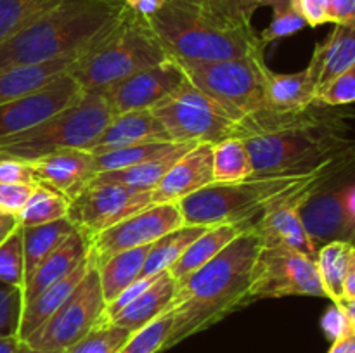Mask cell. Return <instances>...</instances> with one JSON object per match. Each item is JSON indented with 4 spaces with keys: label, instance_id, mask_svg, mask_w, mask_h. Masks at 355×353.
Masks as SVG:
<instances>
[{
    "label": "cell",
    "instance_id": "ffe728a7",
    "mask_svg": "<svg viewBox=\"0 0 355 353\" xmlns=\"http://www.w3.org/2000/svg\"><path fill=\"white\" fill-rule=\"evenodd\" d=\"M355 62V21L335 24L324 42L315 45L307 71L314 82L315 90L328 85L335 76L345 71Z\"/></svg>",
    "mask_w": 355,
    "mask_h": 353
},
{
    "label": "cell",
    "instance_id": "db71d44e",
    "mask_svg": "<svg viewBox=\"0 0 355 353\" xmlns=\"http://www.w3.org/2000/svg\"><path fill=\"white\" fill-rule=\"evenodd\" d=\"M21 339L12 336V338H0V353H14Z\"/></svg>",
    "mask_w": 355,
    "mask_h": 353
},
{
    "label": "cell",
    "instance_id": "4316f807",
    "mask_svg": "<svg viewBox=\"0 0 355 353\" xmlns=\"http://www.w3.org/2000/svg\"><path fill=\"white\" fill-rule=\"evenodd\" d=\"M198 142H184L179 149H175L170 154L162 156L153 161L142 163V165L128 166L121 170H111V172H101L92 179L89 185H121L130 187L137 190H153L158 185L170 166L180 158L186 151H189Z\"/></svg>",
    "mask_w": 355,
    "mask_h": 353
},
{
    "label": "cell",
    "instance_id": "5b68a950",
    "mask_svg": "<svg viewBox=\"0 0 355 353\" xmlns=\"http://www.w3.org/2000/svg\"><path fill=\"white\" fill-rule=\"evenodd\" d=\"M168 57L148 19L125 7L120 19L80 54L69 73L83 92H104Z\"/></svg>",
    "mask_w": 355,
    "mask_h": 353
},
{
    "label": "cell",
    "instance_id": "8d00e7d4",
    "mask_svg": "<svg viewBox=\"0 0 355 353\" xmlns=\"http://www.w3.org/2000/svg\"><path fill=\"white\" fill-rule=\"evenodd\" d=\"M24 248L23 228L17 225L2 242H0V282L24 287Z\"/></svg>",
    "mask_w": 355,
    "mask_h": 353
},
{
    "label": "cell",
    "instance_id": "ab89813d",
    "mask_svg": "<svg viewBox=\"0 0 355 353\" xmlns=\"http://www.w3.org/2000/svg\"><path fill=\"white\" fill-rule=\"evenodd\" d=\"M23 307V287L0 282V338H17Z\"/></svg>",
    "mask_w": 355,
    "mask_h": 353
},
{
    "label": "cell",
    "instance_id": "f35d334b",
    "mask_svg": "<svg viewBox=\"0 0 355 353\" xmlns=\"http://www.w3.org/2000/svg\"><path fill=\"white\" fill-rule=\"evenodd\" d=\"M173 314L172 310L163 314L151 324L142 327L141 331L134 332L128 338V341L118 350V353H158L163 352V345H165L166 338L172 329Z\"/></svg>",
    "mask_w": 355,
    "mask_h": 353
},
{
    "label": "cell",
    "instance_id": "c3c4849f",
    "mask_svg": "<svg viewBox=\"0 0 355 353\" xmlns=\"http://www.w3.org/2000/svg\"><path fill=\"white\" fill-rule=\"evenodd\" d=\"M121 2L128 10L148 19L163 6L165 0H121Z\"/></svg>",
    "mask_w": 355,
    "mask_h": 353
},
{
    "label": "cell",
    "instance_id": "277c9868",
    "mask_svg": "<svg viewBox=\"0 0 355 353\" xmlns=\"http://www.w3.org/2000/svg\"><path fill=\"white\" fill-rule=\"evenodd\" d=\"M148 23L177 61L214 62L266 51L252 23L222 16L208 0H165Z\"/></svg>",
    "mask_w": 355,
    "mask_h": 353
},
{
    "label": "cell",
    "instance_id": "7c38bea8",
    "mask_svg": "<svg viewBox=\"0 0 355 353\" xmlns=\"http://www.w3.org/2000/svg\"><path fill=\"white\" fill-rule=\"evenodd\" d=\"M182 225L184 218L177 204H155L90 235V258L99 265L121 251L153 244Z\"/></svg>",
    "mask_w": 355,
    "mask_h": 353
},
{
    "label": "cell",
    "instance_id": "7402d4cb",
    "mask_svg": "<svg viewBox=\"0 0 355 353\" xmlns=\"http://www.w3.org/2000/svg\"><path fill=\"white\" fill-rule=\"evenodd\" d=\"M175 293V279L170 275L168 270H165V272L156 277V280L148 289L142 291L137 298H134L130 303L125 305L120 311H116L106 322L121 325V327L128 329L134 334V332L141 331L142 327L151 324L153 320L162 317L163 314L170 311Z\"/></svg>",
    "mask_w": 355,
    "mask_h": 353
},
{
    "label": "cell",
    "instance_id": "d6986e66",
    "mask_svg": "<svg viewBox=\"0 0 355 353\" xmlns=\"http://www.w3.org/2000/svg\"><path fill=\"white\" fill-rule=\"evenodd\" d=\"M149 142H172V138L151 109L127 111L111 118L106 128L89 147V152L96 156Z\"/></svg>",
    "mask_w": 355,
    "mask_h": 353
},
{
    "label": "cell",
    "instance_id": "30bf717a",
    "mask_svg": "<svg viewBox=\"0 0 355 353\" xmlns=\"http://www.w3.org/2000/svg\"><path fill=\"white\" fill-rule=\"evenodd\" d=\"M104 310L106 300L101 289L97 266L92 263L68 300L37 331L31 332L24 343L45 352H68L103 322Z\"/></svg>",
    "mask_w": 355,
    "mask_h": 353
},
{
    "label": "cell",
    "instance_id": "9a60e30c",
    "mask_svg": "<svg viewBox=\"0 0 355 353\" xmlns=\"http://www.w3.org/2000/svg\"><path fill=\"white\" fill-rule=\"evenodd\" d=\"M186 82V73L175 57L170 55L163 62L134 73L128 78L114 83L104 90L114 114L127 111L153 109L168 99L182 83Z\"/></svg>",
    "mask_w": 355,
    "mask_h": 353
},
{
    "label": "cell",
    "instance_id": "52a82bcc",
    "mask_svg": "<svg viewBox=\"0 0 355 353\" xmlns=\"http://www.w3.org/2000/svg\"><path fill=\"white\" fill-rule=\"evenodd\" d=\"M114 111L104 92H83L78 100L37 127L0 138V156L31 161L62 149H85L96 142Z\"/></svg>",
    "mask_w": 355,
    "mask_h": 353
},
{
    "label": "cell",
    "instance_id": "7a4b0ae2",
    "mask_svg": "<svg viewBox=\"0 0 355 353\" xmlns=\"http://www.w3.org/2000/svg\"><path fill=\"white\" fill-rule=\"evenodd\" d=\"M262 248L253 224L229 242L214 260L177 284L173 322L163 350L217 324L231 311L250 303L252 266Z\"/></svg>",
    "mask_w": 355,
    "mask_h": 353
},
{
    "label": "cell",
    "instance_id": "2e32d148",
    "mask_svg": "<svg viewBox=\"0 0 355 353\" xmlns=\"http://www.w3.org/2000/svg\"><path fill=\"white\" fill-rule=\"evenodd\" d=\"M83 90L71 73L59 76L44 89L0 106V138L17 135L49 120L82 97Z\"/></svg>",
    "mask_w": 355,
    "mask_h": 353
},
{
    "label": "cell",
    "instance_id": "b9f144b4",
    "mask_svg": "<svg viewBox=\"0 0 355 353\" xmlns=\"http://www.w3.org/2000/svg\"><path fill=\"white\" fill-rule=\"evenodd\" d=\"M222 16L239 23H252V17L260 7H270L274 0H208Z\"/></svg>",
    "mask_w": 355,
    "mask_h": 353
},
{
    "label": "cell",
    "instance_id": "f546056e",
    "mask_svg": "<svg viewBox=\"0 0 355 353\" xmlns=\"http://www.w3.org/2000/svg\"><path fill=\"white\" fill-rule=\"evenodd\" d=\"M207 228L208 227H201V225L184 224L182 227L173 228V230L162 235L158 241L151 244L141 277L155 275V273L168 270Z\"/></svg>",
    "mask_w": 355,
    "mask_h": 353
},
{
    "label": "cell",
    "instance_id": "ba28073f",
    "mask_svg": "<svg viewBox=\"0 0 355 353\" xmlns=\"http://www.w3.org/2000/svg\"><path fill=\"white\" fill-rule=\"evenodd\" d=\"M179 62L186 78L217 100L238 121L266 109V85L270 69L263 55L214 62Z\"/></svg>",
    "mask_w": 355,
    "mask_h": 353
},
{
    "label": "cell",
    "instance_id": "44dd1931",
    "mask_svg": "<svg viewBox=\"0 0 355 353\" xmlns=\"http://www.w3.org/2000/svg\"><path fill=\"white\" fill-rule=\"evenodd\" d=\"M90 251V237L82 230H73L71 234L66 237V241L55 249L52 255H49L40 265L35 269L26 279L23 287L24 303L30 301L31 298L37 296L38 293L54 284L55 280L62 279L68 275L69 272L76 269L83 260L89 256Z\"/></svg>",
    "mask_w": 355,
    "mask_h": 353
},
{
    "label": "cell",
    "instance_id": "d590c367",
    "mask_svg": "<svg viewBox=\"0 0 355 353\" xmlns=\"http://www.w3.org/2000/svg\"><path fill=\"white\" fill-rule=\"evenodd\" d=\"M130 336L132 332L121 325L101 322L66 353H118Z\"/></svg>",
    "mask_w": 355,
    "mask_h": 353
},
{
    "label": "cell",
    "instance_id": "836d02e7",
    "mask_svg": "<svg viewBox=\"0 0 355 353\" xmlns=\"http://www.w3.org/2000/svg\"><path fill=\"white\" fill-rule=\"evenodd\" d=\"M182 144L184 142H149V144L130 145V147H121L110 152H103V154H96L94 156L96 175L101 172H111V170H121L153 161V159L170 154Z\"/></svg>",
    "mask_w": 355,
    "mask_h": 353
},
{
    "label": "cell",
    "instance_id": "4fadbf2b",
    "mask_svg": "<svg viewBox=\"0 0 355 353\" xmlns=\"http://www.w3.org/2000/svg\"><path fill=\"white\" fill-rule=\"evenodd\" d=\"M149 206H153L151 190L89 185L69 201L68 220L90 237Z\"/></svg>",
    "mask_w": 355,
    "mask_h": 353
},
{
    "label": "cell",
    "instance_id": "e0dca14e",
    "mask_svg": "<svg viewBox=\"0 0 355 353\" xmlns=\"http://www.w3.org/2000/svg\"><path fill=\"white\" fill-rule=\"evenodd\" d=\"M214 182V144L198 142L170 166L151 190V204H177Z\"/></svg>",
    "mask_w": 355,
    "mask_h": 353
},
{
    "label": "cell",
    "instance_id": "d4e9b609",
    "mask_svg": "<svg viewBox=\"0 0 355 353\" xmlns=\"http://www.w3.org/2000/svg\"><path fill=\"white\" fill-rule=\"evenodd\" d=\"M248 224H225V225H211L208 227L189 248L184 251V255L173 263L168 269L170 275L175 279V282H182L191 273L196 272L203 265H207L210 260H214L225 246L231 241H234L241 232L252 225Z\"/></svg>",
    "mask_w": 355,
    "mask_h": 353
},
{
    "label": "cell",
    "instance_id": "6da1fadb",
    "mask_svg": "<svg viewBox=\"0 0 355 353\" xmlns=\"http://www.w3.org/2000/svg\"><path fill=\"white\" fill-rule=\"evenodd\" d=\"M355 113L347 106H312L293 113L259 111L238 121L234 137L243 138L250 152L253 175L307 173L352 147L347 137Z\"/></svg>",
    "mask_w": 355,
    "mask_h": 353
},
{
    "label": "cell",
    "instance_id": "d6a6232c",
    "mask_svg": "<svg viewBox=\"0 0 355 353\" xmlns=\"http://www.w3.org/2000/svg\"><path fill=\"white\" fill-rule=\"evenodd\" d=\"M252 175V158L243 138L229 137L214 145L215 182H236Z\"/></svg>",
    "mask_w": 355,
    "mask_h": 353
},
{
    "label": "cell",
    "instance_id": "3957f363",
    "mask_svg": "<svg viewBox=\"0 0 355 353\" xmlns=\"http://www.w3.org/2000/svg\"><path fill=\"white\" fill-rule=\"evenodd\" d=\"M123 10L121 0H59L0 44V71L82 54Z\"/></svg>",
    "mask_w": 355,
    "mask_h": 353
},
{
    "label": "cell",
    "instance_id": "7bdbcfd3",
    "mask_svg": "<svg viewBox=\"0 0 355 353\" xmlns=\"http://www.w3.org/2000/svg\"><path fill=\"white\" fill-rule=\"evenodd\" d=\"M37 185V183H35ZM35 185L31 183H2L0 182V215L17 217L26 201L30 199Z\"/></svg>",
    "mask_w": 355,
    "mask_h": 353
},
{
    "label": "cell",
    "instance_id": "74e56055",
    "mask_svg": "<svg viewBox=\"0 0 355 353\" xmlns=\"http://www.w3.org/2000/svg\"><path fill=\"white\" fill-rule=\"evenodd\" d=\"M270 7H272V19H270L269 26L262 33H259L260 40L266 47L270 42L291 37L307 26L304 16L295 7L293 0H274Z\"/></svg>",
    "mask_w": 355,
    "mask_h": 353
},
{
    "label": "cell",
    "instance_id": "ac0fdd59",
    "mask_svg": "<svg viewBox=\"0 0 355 353\" xmlns=\"http://www.w3.org/2000/svg\"><path fill=\"white\" fill-rule=\"evenodd\" d=\"M30 165L37 183L58 190L69 201L96 176V159L85 149H62L31 159Z\"/></svg>",
    "mask_w": 355,
    "mask_h": 353
},
{
    "label": "cell",
    "instance_id": "f5cc1de1",
    "mask_svg": "<svg viewBox=\"0 0 355 353\" xmlns=\"http://www.w3.org/2000/svg\"><path fill=\"white\" fill-rule=\"evenodd\" d=\"M336 305H340V308L345 311L347 318H349V322H350V327H352L354 332H355V300L342 298V300H340Z\"/></svg>",
    "mask_w": 355,
    "mask_h": 353
},
{
    "label": "cell",
    "instance_id": "ee69618b",
    "mask_svg": "<svg viewBox=\"0 0 355 353\" xmlns=\"http://www.w3.org/2000/svg\"><path fill=\"white\" fill-rule=\"evenodd\" d=\"M0 182L35 185L37 180H35V172L30 161L12 158V156H0Z\"/></svg>",
    "mask_w": 355,
    "mask_h": 353
},
{
    "label": "cell",
    "instance_id": "4dcf8cb0",
    "mask_svg": "<svg viewBox=\"0 0 355 353\" xmlns=\"http://www.w3.org/2000/svg\"><path fill=\"white\" fill-rule=\"evenodd\" d=\"M352 249L354 244L350 242L333 241L321 246L315 255V265H318L322 287L328 300L333 303H338L343 298V284L349 272Z\"/></svg>",
    "mask_w": 355,
    "mask_h": 353
},
{
    "label": "cell",
    "instance_id": "816d5d0a",
    "mask_svg": "<svg viewBox=\"0 0 355 353\" xmlns=\"http://www.w3.org/2000/svg\"><path fill=\"white\" fill-rule=\"evenodd\" d=\"M16 217H6V215H0V242L17 227Z\"/></svg>",
    "mask_w": 355,
    "mask_h": 353
},
{
    "label": "cell",
    "instance_id": "60d3db41",
    "mask_svg": "<svg viewBox=\"0 0 355 353\" xmlns=\"http://www.w3.org/2000/svg\"><path fill=\"white\" fill-rule=\"evenodd\" d=\"M318 100L326 106H350L355 102V62L319 90Z\"/></svg>",
    "mask_w": 355,
    "mask_h": 353
},
{
    "label": "cell",
    "instance_id": "cb8c5ba5",
    "mask_svg": "<svg viewBox=\"0 0 355 353\" xmlns=\"http://www.w3.org/2000/svg\"><path fill=\"white\" fill-rule=\"evenodd\" d=\"M94 260L90 258V253L78 266H76L73 272H69L68 275L62 277V279L55 280L54 284H51L49 287H45L42 293H38L37 296L31 298L30 301H26L23 307V315H21V325H19V334L17 338L21 341L28 338L33 331H37L62 303L69 298V294L75 291V287L78 286L80 280L85 277V273L89 272V269L92 266Z\"/></svg>",
    "mask_w": 355,
    "mask_h": 353
},
{
    "label": "cell",
    "instance_id": "e575fe53",
    "mask_svg": "<svg viewBox=\"0 0 355 353\" xmlns=\"http://www.w3.org/2000/svg\"><path fill=\"white\" fill-rule=\"evenodd\" d=\"M58 2L59 0H0V44Z\"/></svg>",
    "mask_w": 355,
    "mask_h": 353
},
{
    "label": "cell",
    "instance_id": "8992f818",
    "mask_svg": "<svg viewBox=\"0 0 355 353\" xmlns=\"http://www.w3.org/2000/svg\"><path fill=\"white\" fill-rule=\"evenodd\" d=\"M329 163H326V165H329ZM322 166H319V168H322ZM315 170L307 173L252 175L248 179L236 180V182H214L200 189L198 192L184 197L182 201L177 203V206L182 213L186 225L211 227V225L225 224H248V221H252V218L262 213L263 206L270 199L283 194L290 187L297 185L298 182L307 179Z\"/></svg>",
    "mask_w": 355,
    "mask_h": 353
},
{
    "label": "cell",
    "instance_id": "603a6c76",
    "mask_svg": "<svg viewBox=\"0 0 355 353\" xmlns=\"http://www.w3.org/2000/svg\"><path fill=\"white\" fill-rule=\"evenodd\" d=\"M78 57L80 54H73L42 62V64L2 69L0 71V106L44 89L55 78L71 71Z\"/></svg>",
    "mask_w": 355,
    "mask_h": 353
},
{
    "label": "cell",
    "instance_id": "8fae6325",
    "mask_svg": "<svg viewBox=\"0 0 355 353\" xmlns=\"http://www.w3.org/2000/svg\"><path fill=\"white\" fill-rule=\"evenodd\" d=\"M250 301L284 296L328 298L315 260L286 246H262L250 277Z\"/></svg>",
    "mask_w": 355,
    "mask_h": 353
},
{
    "label": "cell",
    "instance_id": "1f68e13d",
    "mask_svg": "<svg viewBox=\"0 0 355 353\" xmlns=\"http://www.w3.org/2000/svg\"><path fill=\"white\" fill-rule=\"evenodd\" d=\"M69 199L58 190L37 183L26 201L23 210L16 217L21 227H33V225L51 224V221L68 218Z\"/></svg>",
    "mask_w": 355,
    "mask_h": 353
},
{
    "label": "cell",
    "instance_id": "7dc6e473",
    "mask_svg": "<svg viewBox=\"0 0 355 353\" xmlns=\"http://www.w3.org/2000/svg\"><path fill=\"white\" fill-rule=\"evenodd\" d=\"M355 21V0H328V23L342 24Z\"/></svg>",
    "mask_w": 355,
    "mask_h": 353
},
{
    "label": "cell",
    "instance_id": "bcb514c9",
    "mask_svg": "<svg viewBox=\"0 0 355 353\" xmlns=\"http://www.w3.org/2000/svg\"><path fill=\"white\" fill-rule=\"evenodd\" d=\"M293 3L304 16L307 26L328 24V0H293Z\"/></svg>",
    "mask_w": 355,
    "mask_h": 353
},
{
    "label": "cell",
    "instance_id": "f1b7e54d",
    "mask_svg": "<svg viewBox=\"0 0 355 353\" xmlns=\"http://www.w3.org/2000/svg\"><path fill=\"white\" fill-rule=\"evenodd\" d=\"M21 228H23L24 275H26V279L49 255H52L66 241V237L73 230H76L75 225L68 218H61V220L51 221V224Z\"/></svg>",
    "mask_w": 355,
    "mask_h": 353
},
{
    "label": "cell",
    "instance_id": "9c48e42d",
    "mask_svg": "<svg viewBox=\"0 0 355 353\" xmlns=\"http://www.w3.org/2000/svg\"><path fill=\"white\" fill-rule=\"evenodd\" d=\"M151 111L162 121L172 142H208L215 145L234 137L238 127V120L225 107L187 78L168 99Z\"/></svg>",
    "mask_w": 355,
    "mask_h": 353
},
{
    "label": "cell",
    "instance_id": "9f6ffc18",
    "mask_svg": "<svg viewBox=\"0 0 355 353\" xmlns=\"http://www.w3.org/2000/svg\"><path fill=\"white\" fill-rule=\"evenodd\" d=\"M354 246H355V242H354Z\"/></svg>",
    "mask_w": 355,
    "mask_h": 353
},
{
    "label": "cell",
    "instance_id": "484cf974",
    "mask_svg": "<svg viewBox=\"0 0 355 353\" xmlns=\"http://www.w3.org/2000/svg\"><path fill=\"white\" fill-rule=\"evenodd\" d=\"M318 90L307 68L298 73L269 71L266 85V109L276 113H293L312 106Z\"/></svg>",
    "mask_w": 355,
    "mask_h": 353
},
{
    "label": "cell",
    "instance_id": "f907efd6",
    "mask_svg": "<svg viewBox=\"0 0 355 353\" xmlns=\"http://www.w3.org/2000/svg\"><path fill=\"white\" fill-rule=\"evenodd\" d=\"M343 298L355 300V246L352 249V256H350V265L345 277V284H343Z\"/></svg>",
    "mask_w": 355,
    "mask_h": 353
},
{
    "label": "cell",
    "instance_id": "f6af8a7d",
    "mask_svg": "<svg viewBox=\"0 0 355 353\" xmlns=\"http://www.w3.org/2000/svg\"><path fill=\"white\" fill-rule=\"evenodd\" d=\"M321 327L322 331H324L326 338L329 339V341H335V339H338L340 336L345 334L350 327V322L349 318H347L345 311L340 308V305L333 303L331 307L326 310V314L322 315L321 318Z\"/></svg>",
    "mask_w": 355,
    "mask_h": 353
},
{
    "label": "cell",
    "instance_id": "681fc988",
    "mask_svg": "<svg viewBox=\"0 0 355 353\" xmlns=\"http://www.w3.org/2000/svg\"><path fill=\"white\" fill-rule=\"evenodd\" d=\"M328 353H355V332L349 329L345 334L340 336L338 339L331 343V348Z\"/></svg>",
    "mask_w": 355,
    "mask_h": 353
},
{
    "label": "cell",
    "instance_id": "5bb4252c",
    "mask_svg": "<svg viewBox=\"0 0 355 353\" xmlns=\"http://www.w3.org/2000/svg\"><path fill=\"white\" fill-rule=\"evenodd\" d=\"M354 173L336 176L331 182L324 183L302 204V224L315 249L333 241H347L354 244L355 234L347 210V187L352 182L349 175Z\"/></svg>",
    "mask_w": 355,
    "mask_h": 353
},
{
    "label": "cell",
    "instance_id": "11a10c76",
    "mask_svg": "<svg viewBox=\"0 0 355 353\" xmlns=\"http://www.w3.org/2000/svg\"><path fill=\"white\" fill-rule=\"evenodd\" d=\"M14 353H58V352H45V350H37V348H33V346L26 345L24 341H19V345H17L16 352Z\"/></svg>",
    "mask_w": 355,
    "mask_h": 353
},
{
    "label": "cell",
    "instance_id": "83f0119b",
    "mask_svg": "<svg viewBox=\"0 0 355 353\" xmlns=\"http://www.w3.org/2000/svg\"><path fill=\"white\" fill-rule=\"evenodd\" d=\"M149 249H151V244L127 249V251L118 253V255L107 258L106 262L96 265L106 305L116 300L121 291L127 289L142 275Z\"/></svg>",
    "mask_w": 355,
    "mask_h": 353
}]
</instances>
